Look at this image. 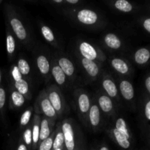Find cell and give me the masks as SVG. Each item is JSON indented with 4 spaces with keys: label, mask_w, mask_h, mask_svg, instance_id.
Listing matches in <instances>:
<instances>
[{
    "label": "cell",
    "mask_w": 150,
    "mask_h": 150,
    "mask_svg": "<svg viewBox=\"0 0 150 150\" xmlns=\"http://www.w3.org/2000/svg\"><path fill=\"white\" fill-rule=\"evenodd\" d=\"M133 59L136 64H144L150 59V51L145 48H140L134 53Z\"/></svg>",
    "instance_id": "29"
},
{
    "label": "cell",
    "mask_w": 150,
    "mask_h": 150,
    "mask_svg": "<svg viewBox=\"0 0 150 150\" xmlns=\"http://www.w3.org/2000/svg\"><path fill=\"white\" fill-rule=\"evenodd\" d=\"M41 116L34 114L31 121L32 133V150H37L39 144L40 127Z\"/></svg>",
    "instance_id": "25"
},
{
    "label": "cell",
    "mask_w": 150,
    "mask_h": 150,
    "mask_svg": "<svg viewBox=\"0 0 150 150\" xmlns=\"http://www.w3.org/2000/svg\"><path fill=\"white\" fill-rule=\"evenodd\" d=\"M73 21L88 29H98L104 25V19L96 10L85 7H75L62 10Z\"/></svg>",
    "instance_id": "2"
},
{
    "label": "cell",
    "mask_w": 150,
    "mask_h": 150,
    "mask_svg": "<svg viewBox=\"0 0 150 150\" xmlns=\"http://www.w3.org/2000/svg\"><path fill=\"white\" fill-rule=\"evenodd\" d=\"M33 109L35 114H38L40 116L42 115V117H45L56 122L59 119L58 115L48 99L45 89L40 92L39 95H38L35 100Z\"/></svg>",
    "instance_id": "6"
},
{
    "label": "cell",
    "mask_w": 150,
    "mask_h": 150,
    "mask_svg": "<svg viewBox=\"0 0 150 150\" xmlns=\"http://www.w3.org/2000/svg\"><path fill=\"white\" fill-rule=\"evenodd\" d=\"M93 98L96 101L100 110L103 115L111 119L117 115V103L102 90L98 91L95 94Z\"/></svg>",
    "instance_id": "10"
},
{
    "label": "cell",
    "mask_w": 150,
    "mask_h": 150,
    "mask_svg": "<svg viewBox=\"0 0 150 150\" xmlns=\"http://www.w3.org/2000/svg\"><path fill=\"white\" fill-rule=\"evenodd\" d=\"M35 62L39 75L45 81V83H48L51 79V57L50 54L45 51L40 50L35 53Z\"/></svg>",
    "instance_id": "9"
},
{
    "label": "cell",
    "mask_w": 150,
    "mask_h": 150,
    "mask_svg": "<svg viewBox=\"0 0 150 150\" xmlns=\"http://www.w3.org/2000/svg\"><path fill=\"white\" fill-rule=\"evenodd\" d=\"M10 83L21 95H23L26 100H30L32 98V92L31 83L24 79L18 70L16 64H13L10 69Z\"/></svg>",
    "instance_id": "8"
},
{
    "label": "cell",
    "mask_w": 150,
    "mask_h": 150,
    "mask_svg": "<svg viewBox=\"0 0 150 150\" xmlns=\"http://www.w3.org/2000/svg\"><path fill=\"white\" fill-rule=\"evenodd\" d=\"M93 100V97L83 88H77L73 92L74 108L82 125L87 127L88 113Z\"/></svg>",
    "instance_id": "4"
},
{
    "label": "cell",
    "mask_w": 150,
    "mask_h": 150,
    "mask_svg": "<svg viewBox=\"0 0 150 150\" xmlns=\"http://www.w3.org/2000/svg\"><path fill=\"white\" fill-rule=\"evenodd\" d=\"M64 149H65V148L64 147H61V148H57V149H54L52 150H64Z\"/></svg>",
    "instance_id": "38"
},
{
    "label": "cell",
    "mask_w": 150,
    "mask_h": 150,
    "mask_svg": "<svg viewBox=\"0 0 150 150\" xmlns=\"http://www.w3.org/2000/svg\"><path fill=\"white\" fill-rule=\"evenodd\" d=\"M62 130L66 150H81L86 147L84 136L79 125L72 118H66L61 122Z\"/></svg>",
    "instance_id": "3"
},
{
    "label": "cell",
    "mask_w": 150,
    "mask_h": 150,
    "mask_svg": "<svg viewBox=\"0 0 150 150\" xmlns=\"http://www.w3.org/2000/svg\"><path fill=\"white\" fill-rule=\"evenodd\" d=\"M17 49V40L10 29L6 26V51L9 61L12 62L15 58Z\"/></svg>",
    "instance_id": "23"
},
{
    "label": "cell",
    "mask_w": 150,
    "mask_h": 150,
    "mask_svg": "<svg viewBox=\"0 0 150 150\" xmlns=\"http://www.w3.org/2000/svg\"><path fill=\"white\" fill-rule=\"evenodd\" d=\"M26 99L23 95L18 92L10 83H9V108L12 110H17L22 108Z\"/></svg>",
    "instance_id": "20"
},
{
    "label": "cell",
    "mask_w": 150,
    "mask_h": 150,
    "mask_svg": "<svg viewBox=\"0 0 150 150\" xmlns=\"http://www.w3.org/2000/svg\"><path fill=\"white\" fill-rule=\"evenodd\" d=\"M110 7L117 12L122 13H129L133 11V5L127 0H116L107 2Z\"/></svg>",
    "instance_id": "26"
},
{
    "label": "cell",
    "mask_w": 150,
    "mask_h": 150,
    "mask_svg": "<svg viewBox=\"0 0 150 150\" xmlns=\"http://www.w3.org/2000/svg\"><path fill=\"white\" fill-rule=\"evenodd\" d=\"M76 55L100 64L107 61L106 55L99 47L85 40H79L77 42Z\"/></svg>",
    "instance_id": "5"
},
{
    "label": "cell",
    "mask_w": 150,
    "mask_h": 150,
    "mask_svg": "<svg viewBox=\"0 0 150 150\" xmlns=\"http://www.w3.org/2000/svg\"><path fill=\"white\" fill-rule=\"evenodd\" d=\"M1 3H2V0H0V4H1Z\"/></svg>",
    "instance_id": "41"
},
{
    "label": "cell",
    "mask_w": 150,
    "mask_h": 150,
    "mask_svg": "<svg viewBox=\"0 0 150 150\" xmlns=\"http://www.w3.org/2000/svg\"><path fill=\"white\" fill-rule=\"evenodd\" d=\"M78 62L85 76L91 81H96L103 73V64L86 59L76 55Z\"/></svg>",
    "instance_id": "12"
},
{
    "label": "cell",
    "mask_w": 150,
    "mask_h": 150,
    "mask_svg": "<svg viewBox=\"0 0 150 150\" xmlns=\"http://www.w3.org/2000/svg\"><path fill=\"white\" fill-rule=\"evenodd\" d=\"M18 70L23 78L32 83V69L28 60L23 56L20 54L16 64Z\"/></svg>",
    "instance_id": "24"
},
{
    "label": "cell",
    "mask_w": 150,
    "mask_h": 150,
    "mask_svg": "<svg viewBox=\"0 0 150 150\" xmlns=\"http://www.w3.org/2000/svg\"><path fill=\"white\" fill-rule=\"evenodd\" d=\"M105 132L108 136L121 148L124 149H127L130 147V139L126 136L124 133L119 131L116 128H114L111 125L105 128Z\"/></svg>",
    "instance_id": "18"
},
{
    "label": "cell",
    "mask_w": 150,
    "mask_h": 150,
    "mask_svg": "<svg viewBox=\"0 0 150 150\" xmlns=\"http://www.w3.org/2000/svg\"><path fill=\"white\" fill-rule=\"evenodd\" d=\"M21 139L23 141V143L27 146L28 149L32 150V125L31 122L24 130L22 131V136Z\"/></svg>",
    "instance_id": "30"
},
{
    "label": "cell",
    "mask_w": 150,
    "mask_h": 150,
    "mask_svg": "<svg viewBox=\"0 0 150 150\" xmlns=\"http://www.w3.org/2000/svg\"><path fill=\"white\" fill-rule=\"evenodd\" d=\"M54 135H55V130L53 131L51 136L41 142L38 144L37 150H52L53 148V142H54Z\"/></svg>",
    "instance_id": "32"
},
{
    "label": "cell",
    "mask_w": 150,
    "mask_h": 150,
    "mask_svg": "<svg viewBox=\"0 0 150 150\" xmlns=\"http://www.w3.org/2000/svg\"><path fill=\"white\" fill-rule=\"evenodd\" d=\"M91 150H96V149H92H92H91Z\"/></svg>",
    "instance_id": "42"
},
{
    "label": "cell",
    "mask_w": 150,
    "mask_h": 150,
    "mask_svg": "<svg viewBox=\"0 0 150 150\" xmlns=\"http://www.w3.org/2000/svg\"><path fill=\"white\" fill-rule=\"evenodd\" d=\"M16 150H29L28 149L27 146L25 145V144L23 143V142L21 140V138L18 141V143L17 149H16Z\"/></svg>",
    "instance_id": "34"
},
{
    "label": "cell",
    "mask_w": 150,
    "mask_h": 150,
    "mask_svg": "<svg viewBox=\"0 0 150 150\" xmlns=\"http://www.w3.org/2000/svg\"><path fill=\"white\" fill-rule=\"evenodd\" d=\"M6 26L9 27L12 33L19 43L29 48L32 42L30 30L20 13L16 7L10 4H5L4 7Z\"/></svg>",
    "instance_id": "1"
},
{
    "label": "cell",
    "mask_w": 150,
    "mask_h": 150,
    "mask_svg": "<svg viewBox=\"0 0 150 150\" xmlns=\"http://www.w3.org/2000/svg\"><path fill=\"white\" fill-rule=\"evenodd\" d=\"M1 76H2V74H1V70H0V83H1Z\"/></svg>",
    "instance_id": "39"
},
{
    "label": "cell",
    "mask_w": 150,
    "mask_h": 150,
    "mask_svg": "<svg viewBox=\"0 0 150 150\" xmlns=\"http://www.w3.org/2000/svg\"><path fill=\"white\" fill-rule=\"evenodd\" d=\"M101 43L105 49L111 51H119L123 48V42L118 35L108 32L102 37Z\"/></svg>",
    "instance_id": "17"
},
{
    "label": "cell",
    "mask_w": 150,
    "mask_h": 150,
    "mask_svg": "<svg viewBox=\"0 0 150 150\" xmlns=\"http://www.w3.org/2000/svg\"><path fill=\"white\" fill-rule=\"evenodd\" d=\"M144 28L150 33V18H146L143 22Z\"/></svg>",
    "instance_id": "35"
},
{
    "label": "cell",
    "mask_w": 150,
    "mask_h": 150,
    "mask_svg": "<svg viewBox=\"0 0 150 150\" xmlns=\"http://www.w3.org/2000/svg\"><path fill=\"white\" fill-rule=\"evenodd\" d=\"M51 78L56 82V85L59 89H64L68 84L69 80L66 75L59 66L57 60L54 56L51 57Z\"/></svg>",
    "instance_id": "15"
},
{
    "label": "cell",
    "mask_w": 150,
    "mask_h": 150,
    "mask_svg": "<svg viewBox=\"0 0 150 150\" xmlns=\"http://www.w3.org/2000/svg\"><path fill=\"white\" fill-rule=\"evenodd\" d=\"M145 86H146V88L148 92L150 93V76L146 78V81H145Z\"/></svg>",
    "instance_id": "37"
},
{
    "label": "cell",
    "mask_w": 150,
    "mask_h": 150,
    "mask_svg": "<svg viewBox=\"0 0 150 150\" xmlns=\"http://www.w3.org/2000/svg\"><path fill=\"white\" fill-rule=\"evenodd\" d=\"M45 91L53 108L55 110L59 118H60L67 113V110L65 98L61 89L56 84H51L45 88Z\"/></svg>",
    "instance_id": "7"
},
{
    "label": "cell",
    "mask_w": 150,
    "mask_h": 150,
    "mask_svg": "<svg viewBox=\"0 0 150 150\" xmlns=\"http://www.w3.org/2000/svg\"><path fill=\"white\" fill-rule=\"evenodd\" d=\"M145 116L146 118L148 120H150V100L146 103V105H145V109H144Z\"/></svg>",
    "instance_id": "33"
},
{
    "label": "cell",
    "mask_w": 150,
    "mask_h": 150,
    "mask_svg": "<svg viewBox=\"0 0 150 150\" xmlns=\"http://www.w3.org/2000/svg\"><path fill=\"white\" fill-rule=\"evenodd\" d=\"M100 79L101 90L118 104L120 101V95L117 82H116L114 78L106 71H103Z\"/></svg>",
    "instance_id": "11"
},
{
    "label": "cell",
    "mask_w": 150,
    "mask_h": 150,
    "mask_svg": "<svg viewBox=\"0 0 150 150\" xmlns=\"http://www.w3.org/2000/svg\"><path fill=\"white\" fill-rule=\"evenodd\" d=\"M38 26H39L40 32L43 39L54 48H59V41L54 34L53 29L51 27H49L48 25L41 21L38 22Z\"/></svg>",
    "instance_id": "19"
},
{
    "label": "cell",
    "mask_w": 150,
    "mask_h": 150,
    "mask_svg": "<svg viewBox=\"0 0 150 150\" xmlns=\"http://www.w3.org/2000/svg\"><path fill=\"white\" fill-rule=\"evenodd\" d=\"M59 66L66 75L69 81L73 82L77 78V70L73 62L63 54H55L54 55Z\"/></svg>",
    "instance_id": "14"
},
{
    "label": "cell",
    "mask_w": 150,
    "mask_h": 150,
    "mask_svg": "<svg viewBox=\"0 0 150 150\" xmlns=\"http://www.w3.org/2000/svg\"><path fill=\"white\" fill-rule=\"evenodd\" d=\"M7 101V92L3 86H0V117L5 122V107Z\"/></svg>",
    "instance_id": "31"
},
{
    "label": "cell",
    "mask_w": 150,
    "mask_h": 150,
    "mask_svg": "<svg viewBox=\"0 0 150 150\" xmlns=\"http://www.w3.org/2000/svg\"><path fill=\"white\" fill-rule=\"evenodd\" d=\"M107 61L113 70L118 76H125L130 73V64L124 58L112 56L109 58H107Z\"/></svg>",
    "instance_id": "16"
},
{
    "label": "cell",
    "mask_w": 150,
    "mask_h": 150,
    "mask_svg": "<svg viewBox=\"0 0 150 150\" xmlns=\"http://www.w3.org/2000/svg\"><path fill=\"white\" fill-rule=\"evenodd\" d=\"M54 130H55V135H54L52 149L64 147V139L62 130L61 122H59L57 124H56Z\"/></svg>",
    "instance_id": "27"
},
{
    "label": "cell",
    "mask_w": 150,
    "mask_h": 150,
    "mask_svg": "<svg viewBox=\"0 0 150 150\" xmlns=\"http://www.w3.org/2000/svg\"><path fill=\"white\" fill-rule=\"evenodd\" d=\"M81 150H86V147H84V148H83V149H82Z\"/></svg>",
    "instance_id": "40"
},
{
    "label": "cell",
    "mask_w": 150,
    "mask_h": 150,
    "mask_svg": "<svg viewBox=\"0 0 150 150\" xmlns=\"http://www.w3.org/2000/svg\"><path fill=\"white\" fill-rule=\"evenodd\" d=\"M96 150H110L108 146H107L105 144H102L100 145L99 146H98Z\"/></svg>",
    "instance_id": "36"
},
{
    "label": "cell",
    "mask_w": 150,
    "mask_h": 150,
    "mask_svg": "<svg viewBox=\"0 0 150 150\" xmlns=\"http://www.w3.org/2000/svg\"><path fill=\"white\" fill-rule=\"evenodd\" d=\"M57 122L46 118L45 117H41L40 127V139L39 144L43 140L49 137L54 130Z\"/></svg>",
    "instance_id": "22"
},
{
    "label": "cell",
    "mask_w": 150,
    "mask_h": 150,
    "mask_svg": "<svg viewBox=\"0 0 150 150\" xmlns=\"http://www.w3.org/2000/svg\"><path fill=\"white\" fill-rule=\"evenodd\" d=\"M103 115V114H102L96 101L93 98L90 109L88 113L87 127L86 128L94 133H98V132L100 131L104 125Z\"/></svg>",
    "instance_id": "13"
},
{
    "label": "cell",
    "mask_w": 150,
    "mask_h": 150,
    "mask_svg": "<svg viewBox=\"0 0 150 150\" xmlns=\"http://www.w3.org/2000/svg\"><path fill=\"white\" fill-rule=\"evenodd\" d=\"M64 150H66V149H64Z\"/></svg>",
    "instance_id": "43"
},
{
    "label": "cell",
    "mask_w": 150,
    "mask_h": 150,
    "mask_svg": "<svg viewBox=\"0 0 150 150\" xmlns=\"http://www.w3.org/2000/svg\"><path fill=\"white\" fill-rule=\"evenodd\" d=\"M34 109L33 107H28L26 110L23 112L20 117L19 120V130L23 131L32 121V117H33Z\"/></svg>",
    "instance_id": "28"
},
{
    "label": "cell",
    "mask_w": 150,
    "mask_h": 150,
    "mask_svg": "<svg viewBox=\"0 0 150 150\" xmlns=\"http://www.w3.org/2000/svg\"><path fill=\"white\" fill-rule=\"evenodd\" d=\"M120 95L122 97L125 101L130 102L133 100L135 96L134 87L130 81L125 79H119L117 81Z\"/></svg>",
    "instance_id": "21"
}]
</instances>
